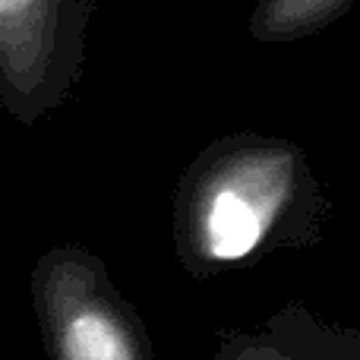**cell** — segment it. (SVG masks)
I'll list each match as a JSON object with an SVG mask.
<instances>
[{
  "label": "cell",
  "mask_w": 360,
  "mask_h": 360,
  "mask_svg": "<svg viewBox=\"0 0 360 360\" xmlns=\"http://www.w3.org/2000/svg\"><path fill=\"white\" fill-rule=\"evenodd\" d=\"M86 0H0V73L22 120L54 105L79 63Z\"/></svg>",
  "instance_id": "7a4b0ae2"
},
{
  "label": "cell",
  "mask_w": 360,
  "mask_h": 360,
  "mask_svg": "<svg viewBox=\"0 0 360 360\" xmlns=\"http://www.w3.org/2000/svg\"><path fill=\"white\" fill-rule=\"evenodd\" d=\"M89 266L79 256H67L54 259V275L44 269L41 307L54 360H143L130 316Z\"/></svg>",
  "instance_id": "3957f363"
},
{
  "label": "cell",
  "mask_w": 360,
  "mask_h": 360,
  "mask_svg": "<svg viewBox=\"0 0 360 360\" xmlns=\"http://www.w3.org/2000/svg\"><path fill=\"white\" fill-rule=\"evenodd\" d=\"M294 186V158L256 146L215 162L186 202V234L205 262H237L272 231Z\"/></svg>",
  "instance_id": "6da1fadb"
},
{
  "label": "cell",
  "mask_w": 360,
  "mask_h": 360,
  "mask_svg": "<svg viewBox=\"0 0 360 360\" xmlns=\"http://www.w3.org/2000/svg\"><path fill=\"white\" fill-rule=\"evenodd\" d=\"M354 0H262L253 16V35L266 41H285L326 25Z\"/></svg>",
  "instance_id": "277c9868"
}]
</instances>
